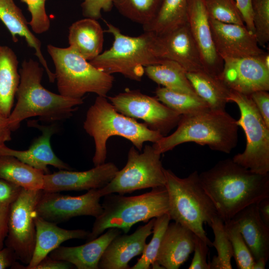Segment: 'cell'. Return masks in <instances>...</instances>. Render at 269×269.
I'll return each instance as SVG.
<instances>
[{
	"instance_id": "cell-52",
	"label": "cell",
	"mask_w": 269,
	"mask_h": 269,
	"mask_svg": "<svg viewBox=\"0 0 269 269\" xmlns=\"http://www.w3.org/2000/svg\"><path fill=\"white\" fill-rule=\"evenodd\" d=\"M152 269H164L156 261L154 262L150 266Z\"/></svg>"
},
{
	"instance_id": "cell-22",
	"label": "cell",
	"mask_w": 269,
	"mask_h": 269,
	"mask_svg": "<svg viewBox=\"0 0 269 269\" xmlns=\"http://www.w3.org/2000/svg\"><path fill=\"white\" fill-rule=\"evenodd\" d=\"M194 234L175 222L168 224L156 261L166 269H178L193 252Z\"/></svg>"
},
{
	"instance_id": "cell-49",
	"label": "cell",
	"mask_w": 269,
	"mask_h": 269,
	"mask_svg": "<svg viewBox=\"0 0 269 269\" xmlns=\"http://www.w3.org/2000/svg\"><path fill=\"white\" fill-rule=\"evenodd\" d=\"M260 216L264 222L269 226V197H266L258 203Z\"/></svg>"
},
{
	"instance_id": "cell-7",
	"label": "cell",
	"mask_w": 269,
	"mask_h": 269,
	"mask_svg": "<svg viewBox=\"0 0 269 269\" xmlns=\"http://www.w3.org/2000/svg\"><path fill=\"white\" fill-rule=\"evenodd\" d=\"M164 172L171 220L189 229L209 247H212L203 225L205 223L209 225L218 215L201 184L199 173L194 171L187 177L180 178L169 169L164 168Z\"/></svg>"
},
{
	"instance_id": "cell-46",
	"label": "cell",
	"mask_w": 269,
	"mask_h": 269,
	"mask_svg": "<svg viewBox=\"0 0 269 269\" xmlns=\"http://www.w3.org/2000/svg\"><path fill=\"white\" fill-rule=\"evenodd\" d=\"M74 267L73 265L67 261L56 260L47 256L33 269H70Z\"/></svg>"
},
{
	"instance_id": "cell-35",
	"label": "cell",
	"mask_w": 269,
	"mask_h": 269,
	"mask_svg": "<svg viewBox=\"0 0 269 269\" xmlns=\"http://www.w3.org/2000/svg\"><path fill=\"white\" fill-rule=\"evenodd\" d=\"M171 220L168 213L155 218L152 228V237L146 244L142 256L131 269H148L156 261L158 250L165 231Z\"/></svg>"
},
{
	"instance_id": "cell-53",
	"label": "cell",
	"mask_w": 269,
	"mask_h": 269,
	"mask_svg": "<svg viewBox=\"0 0 269 269\" xmlns=\"http://www.w3.org/2000/svg\"></svg>"
},
{
	"instance_id": "cell-51",
	"label": "cell",
	"mask_w": 269,
	"mask_h": 269,
	"mask_svg": "<svg viewBox=\"0 0 269 269\" xmlns=\"http://www.w3.org/2000/svg\"><path fill=\"white\" fill-rule=\"evenodd\" d=\"M267 262V261L263 259L256 260L253 269H265Z\"/></svg>"
},
{
	"instance_id": "cell-41",
	"label": "cell",
	"mask_w": 269,
	"mask_h": 269,
	"mask_svg": "<svg viewBox=\"0 0 269 269\" xmlns=\"http://www.w3.org/2000/svg\"><path fill=\"white\" fill-rule=\"evenodd\" d=\"M194 256L189 269H210L209 263L207 261L209 252L207 244L194 234Z\"/></svg>"
},
{
	"instance_id": "cell-39",
	"label": "cell",
	"mask_w": 269,
	"mask_h": 269,
	"mask_svg": "<svg viewBox=\"0 0 269 269\" xmlns=\"http://www.w3.org/2000/svg\"><path fill=\"white\" fill-rule=\"evenodd\" d=\"M25 3L31 14V20L28 22L32 30L36 34H42L48 31L50 26V21L45 9L47 0H20Z\"/></svg>"
},
{
	"instance_id": "cell-15",
	"label": "cell",
	"mask_w": 269,
	"mask_h": 269,
	"mask_svg": "<svg viewBox=\"0 0 269 269\" xmlns=\"http://www.w3.org/2000/svg\"><path fill=\"white\" fill-rule=\"evenodd\" d=\"M219 77L231 90L250 95L258 91L269 90V69L258 55L223 60Z\"/></svg>"
},
{
	"instance_id": "cell-1",
	"label": "cell",
	"mask_w": 269,
	"mask_h": 269,
	"mask_svg": "<svg viewBox=\"0 0 269 269\" xmlns=\"http://www.w3.org/2000/svg\"><path fill=\"white\" fill-rule=\"evenodd\" d=\"M201 184L224 222L269 197V173L254 172L227 158L199 174Z\"/></svg>"
},
{
	"instance_id": "cell-2",
	"label": "cell",
	"mask_w": 269,
	"mask_h": 269,
	"mask_svg": "<svg viewBox=\"0 0 269 269\" xmlns=\"http://www.w3.org/2000/svg\"><path fill=\"white\" fill-rule=\"evenodd\" d=\"M39 63L29 58L21 64L16 93L17 102L7 118L12 132L19 128L22 121L33 117L49 123L69 118L84 103L83 98L64 97L44 88L41 84L44 69Z\"/></svg>"
},
{
	"instance_id": "cell-37",
	"label": "cell",
	"mask_w": 269,
	"mask_h": 269,
	"mask_svg": "<svg viewBox=\"0 0 269 269\" xmlns=\"http://www.w3.org/2000/svg\"><path fill=\"white\" fill-rule=\"evenodd\" d=\"M204 3L209 18L224 23L244 25L234 0H204Z\"/></svg>"
},
{
	"instance_id": "cell-9",
	"label": "cell",
	"mask_w": 269,
	"mask_h": 269,
	"mask_svg": "<svg viewBox=\"0 0 269 269\" xmlns=\"http://www.w3.org/2000/svg\"><path fill=\"white\" fill-rule=\"evenodd\" d=\"M229 101L236 103L240 110V118L236 123L244 131L247 140L245 150L234 155L233 160L256 173H269V127L250 95L231 90Z\"/></svg>"
},
{
	"instance_id": "cell-16",
	"label": "cell",
	"mask_w": 269,
	"mask_h": 269,
	"mask_svg": "<svg viewBox=\"0 0 269 269\" xmlns=\"http://www.w3.org/2000/svg\"><path fill=\"white\" fill-rule=\"evenodd\" d=\"M94 166L83 171L61 169L53 173L44 174L42 190L59 192L100 189L107 185L119 170L113 162H105Z\"/></svg>"
},
{
	"instance_id": "cell-42",
	"label": "cell",
	"mask_w": 269,
	"mask_h": 269,
	"mask_svg": "<svg viewBox=\"0 0 269 269\" xmlns=\"http://www.w3.org/2000/svg\"><path fill=\"white\" fill-rule=\"evenodd\" d=\"M250 96L266 125L269 127V93L267 91H258Z\"/></svg>"
},
{
	"instance_id": "cell-38",
	"label": "cell",
	"mask_w": 269,
	"mask_h": 269,
	"mask_svg": "<svg viewBox=\"0 0 269 269\" xmlns=\"http://www.w3.org/2000/svg\"><path fill=\"white\" fill-rule=\"evenodd\" d=\"M253 23L259 45L269 41V0H252Z\"/></svg>"
},
{
	"instance_id": "cell-50",
	"label": "cell",
	"mask_w": 269,
	"mask_h": 269,
	"mask_svg": "<svg viewBox=\"0 0 269 269\" xmlns=\"http://www.w3.org/2000/svg\"><path fill=\"white\" fill-rule=\"evenodd\" d=\"M259 59L264 65L269 69V54L268 52L264 51L261 54L258 55Z\"/></svg>"
},
{
	"instance_id": "cell-4",
	"label": "cell",
	"mask_w": 269,
	"mask_h": 269,
	"mask_svg": "<svg viewBox=\"0 0 269 269\" xmlns=\"http://www.w3.org/2000/svg\"><path fill=\"white\" fill-rule=\"evenodd\" d=\"M112 34V46L90 61L99 70L109 74L120 73L129 79L140 81L144 74V68L160 63L161 56L158 36L150 31H144L137 36H130L108 21H104Z\"/></svg>"
},
{
	"instance_id": "cell-3",
	"label": "cell",
	"mask_w": 269,
	"mask_h": 269,
	"mask_svg": "<svg viewBox=\"0 0 269 269\" xmlns=\"http://www.w3.org/2000/svg\"><path fill=\"white\" fill-rule=\"evenodd\" d=\"M177 127L170 135L153 143L156 152L162 154L180 144L193 142L229 153L237 144L239 126L225 110L208 109L182 115Z\"/></svg>"
},
{
	"instance_id": "cell-27",
	"label": "cell",
	"mask_w": 269,
	"mask_h": 269,
	"mask_svg": "<svg viewBox=\"0 0 269 269\" xmlns=\"http://www.w3.org/2000/svg\"><path fill=\"white\" fill-rule=\"evenodd\" d=\"M18 61L7 46L0 47V115L7 118L13 105L20 82Z\"/></svg>"
},
{
	"instance_id": "cell-10",
	"label": "cell",
	"mask_w": 269,
	"mask_h": 269,
	"mask_svg": "<svg viewBox=\"0 0 269 269\" xmlns=\"http://www.w3.org/2000/svg\"><path fill=\"white\" fill-rule=\"evenodd\" d=\"M160 155L149 145H145L141 153L132 146L126 165L118 171L107 185L100 188L102 197L112 193L123 195L137 190L165 186L166 179Z\"/></svg>"
},
{
	"instance_id": "cell-30",
	"label": "cell",
	"mask_w": 269,
	"mask_h": 269,
	"mask_svg": "<svg viewBox=\"0 0 269 269\" xmlns=\"http://www.w3.org/2000/svg\"><path fill=\"white\" fill-rule=\"evenodd\" d=\"M44 173L10 155H0V179L22 188L42 190Z\"/></svg>"
},
{
	"instance_id": "cell-19",
	"label": "cell",
	"mask_w": 269,
	"mask_h": 269,
	"mask_svg": "<svg viewBox=\"0 0 269 269\" xmlns=\"http://www.w3.org/2000/svg\"><path fill=\"white\" fill-rule=\"evenodd\" d=\"M155 218L130 235H119L109 244L99 263V269H128L129 262L142 254L146 239L152 233Z\"/></svg>"
},
{
	"instance_id": "cell-8",
	"label": "cell",
	"mask_w": 269,
	"mask_h": 269,
	"mask_svg": "<svg viewBox=\"0 0 269 269\" xmlns=\"http://www.w3.org/2000/svg\"><path fill=\"white\" fill-rule=\"evenodd\" d=\"M47 50L55 68V80L59 94L81 99L88 93L107 97L114 77L91 64L69 47L61 48L48 44Z\"/></svg>"
},
{
	"instance_id": "cell-40",
	"label": "cell",
	"mask_w": 269,
	"mask_h": 269,
	"mask_svg": "<svg viewBox=\"0 0 269 269\" xmlns=\"http://www.w3.org/2000/svg\"><path fill=\"white\" fill-rule=\"evenodd\" d=\"M81 6L83 15L87 18L98 19L101 12L110 11L113 7V0H82Z\"/></svg>"
},
{
	"instance_id": "cell-34",
	"label": "cell",
	"mask_w": 269,
	"mask_h": 269,
	"mask_svg": "<svg viewBox=\"0 0 269 269\" xmlns=\"http://www.w3.org/2000/svg\"><path fill=\"white\" fill-rule=\"evenodd\" d=\"M209 225L214 236L212 247H215L217 253V256H214L209 263L210 269H232L233 251L225 230L224 222L217 215L212 219Z\"/></svg>"
},
{
	"instance_id": "cell-14",
	"label": "cell",
	"mask_w": 269,
	"mask_h": 269,
	"mask_svg": "<svg viewBox=\"0 0 269 269\" xmlns=\"http://www.w3.org/2000/svg\"><path fill=\"white\" fill-rule=\"evenodd\" d=\"M215 50L223 60L257 56L264 51L255 34L245 25L222 22L209 17Z\"/></svg>"
},
{
	"instance_id": "cell-20",
	"label": "cell",
	"mask_w": 269,
	"mask_h": 269,
	"mask_svg": "<svg viewBox=\"0 0 269 269\" xmlns=\"http://www.w3.org/2000/svg\"><path fill=\"white\" fill-rule=\"evenodd\" d=\"M158 37L163 59L177 62L186 72L204 70L199 50L187 23Z\"/></svg>"
},
{
	"instance_id": "cell-43",
	"label": "cell",
	"mask_w": 269,
	"mask_h": 269,
	"mask_svg": "<svg viewBox=\"0 0 269 269\" xmlns=\"http://www.w3.org/2000/svg\"><path fill=\"white\" fill-rule=\"evenodd\" d=\"M22 188L0 179V203L11 204L17 197Z\"/></svg>"
},
{
	"instance_id": "cell-24",
	"label": "cell",
	"mask_w": 269,
	"mask_h": 269,
	"mask_svg": "<svg viewBox=\"0 0 269 269\" xmlns=\"http://www.w3.org/2000/svg\"><path fill=\"white\" fill-rule=\"evenodd\" d=\"M232 219L248 246L255 261L269 257V226L262 220L258 203L250 205L238 212Z\"/></svg>"
},
{
	"instance_id": "cell-45",
	"label": "cell",
	"mask_w": 269,
	"mask_h": 269,
	"mask_svg": "<svg viewBox=\"0 0 269 269\" xmlns=\"http://www.w3.org/2000/svg\"><path fill=\"white\" fill-rule=\"evenodd\" d=\"M10 205L0 203V250L3 248V243L8 233Z\"/></svg>"
},
{
	"instance_id": "cell-33",
	"label": "cell",
	"mask_w": 269,
	"mask_h": 269,
	"mask_svg": "<svg viewBox=\"0 0 269 269\" xmlns=\"http://www.w3.org/2000/svg\"><path fill=\"white\" fill-rule=\"evenodd\" d=\"M162 0H113V6L123 16L142 26L153 19Z\"/></svg>"
},
{
	"instance_id": "cell-48",
	"label": "cell",
	"mask_w": 269,
	"mask_h": 269,
	"mask_svg": "<svg viewBox=\"0 0 269 269\" xmlns=\"http://www.w3.org/2000/svg\"><path fill=\"white\" fill-rule=\"evenodd\" d=\"M11 132L7 123V118L0 115V147L11 140Z\"/></svg>"
},
{
	"instance_id": "cell-29",
	"label": "cell",
	"mask_w": 269,
	"mask_h": 269,
	"mask_svg": "<svg viewBox=\"0 0 269 269\" xmlns=\"http://www.w3.org/2000/svg\"><path fill=\"white\" fill-rule=\"evenodd\" d=\"M144 74L153 82L169 90L197 95L185 70L174 61L165 59L159 63L147 66L144 68Z\"/></svg>"
},
{
	"instance_id": "cell-31",
	"label": "cell",
	"mask_w": 269,
	"mask_h": 269,
	"mask_svg": "<svg viewBox=\"0 0 269 269\" xmlns=\"http://www.w3.org/2000/svg\"><path fill=\"white\" fill-rule=\"evenodd\" d=\"M187 3L188 0H162L152 20L142 26L144 31L160 36L186 24Z\"/></svg>"
},
{
	"instance_id": "cell-17",
	"label": "cell",
	"mask_w": 269,
	"mask_h": 269,
	"mask_svg": "<svg viewBox=\"0 0 269 269\" xmlns=\"http://www.w3.org/2000/svg\"><path fill=\"white\" fill-rule=\"evenodd\" d=\"M187 15V23L199 50L204 70L219 77L224 62L214 47L204 0H188Z\"/></svg>"
},
{
	"instance_id": "cell-25",
	"label": "cell",
	"mask_w": 269,
	"mask_h": 269,
	"mask_svg": "<svg viewBox=\"0 0 269 269\" xmlns=\"http://www.w3.org/2000/svg\"><path fill=\"white\" fill-rule=\"evenodd\" d=\"M0 20L10 32L14 42L18 41L17 36L23 37L28 46L35 50L34 54L46 71L50 82H54L55 75L43 55L41 42L30 30L28 22L13 0H0Z\"/></svg>"
},
{
	"instance_id": "cell-18",
	"label": "cell",
	"mask_w": 269,
	"mask_h": 269,
	"mask_svg": "<svg viewBox=\"0 0 269 269\" xmlns=\"http://www.w3.org/2000/svg\"><path fill=\"white\" fill-rule=\"evenodd\" d=\"M29 126L39 129L41 134L35 139L29 148L25 150H17L5 145L0 147V155H10L22 162L43 171L49 173L48 165H51L59 170H71L72 168L58 158L53 151L50 139L57 131L54 124L41 125L35 121H29Z\"/></svg>"
},
{
	"instance_id": "cell-32",
	"label": "cell",
	"mask_w": 269,
	"mask_h": 269,
	"mask_svg": "<svg viewBox=\"0 0 269 269\" xmlns=\"http://www.w3.org/2000/svg\"><path fill=\"white\" fill-rule=\"evenodd\" d=\"M156 98L168 108L183 115L210 109L207 104L197 95L180 93L158 87Z\"/></svg>"
},
{
	"instance_id": "cell-26",
	"label": "cell",
	"mask_w": 269,
	"mask_h": 269,
	"mask_svg": "<svg viewBox=\"0 0 269 269\" xmlns=\"http://www.w3.org/2000/svg\"><path fill=\"white\" fill-rule=\"evenodd\" d=\"M104 41V31L96 19L85 17L69 27V47L89 61L102 52Z\"/></svg>"
},
{
	"instance_id": "cell-21",
	"label": "cell",
	"mask_w": 269,
	"mask_h": 269,
	"mask_svg": "<svg viewBox=\"0 0 269 269\" xmlns=\"http://www.w3.org/2000/svg\"><path fill=\"white\" fill-rule=\"evenodd\" d=\"M121 230L111 228L102 235L85 244L75 247L59 246L49 254L51 258L67 261L78 269H99V261L111 242Z\"/></svg>"
},
{
	"instance_id": "cell-23",
	"label": "cell",
	"mask_w": 269,
	"mask_h": 269,
	"mask_svg": "<svg viewBox=\"0 0 269 269\" xmlns=\"http://www.w3.org/2000/svg\"><path fill=\"white\" fill-rule=\"evenodd\" d=\"M36 240L31 260L24 269H33L45 257L65 241L86 239L90 232L84 230H67L37 216L34 217Z\"/></svg>"
},
{
	"instance_id": "cell-6",
	"label": "cell",
	"mask_w": 269,
	"mask_h": 269,
	"mask_svg": "<svg viewBox=\"0 0 269 269\" xmlns=\"http://www.w3.org/2000/svg\"><path fill=\"white\" fill-rule=\"evenodd\" d=\"M102 214L95 218L86 242L101 235L106 230L117 228L127 234L132 226L147 222L169 211V201L165 186L152 188L144 194L134 196L109 194L104 196Z\"/></svg>"
},
{
	"instance_id": "cell-12",
	"label": "cell",
	"mask_w": 269,
	"mask_h": 269,
	"mask_svg": "<svg viewBox=\"0 0 269 269\" xmlns=\"http://www.w3.org/2000/svg\"><path fill=\"white\" fill-rule=\"evenodd\" d=\"M108 99L119 113L144 121L147 127L165 136L177 126L181 115L171 110L156 98L139 90H127Z\"/></svg>"
},
{
	"instance_id": "cell-36",
	"label": "cell",
	"mask_w": 269,
	"mask_h": 269,
	"mask_svg": "<svg viewBox=\"0 0 269 269\" xmlns=\"http://www.w3.org/2000/svg\"><path fill=\"white\" fill-rule=\"evenodd\" d=\"M227 235L231 243L233 257L239 269H253L255 259L246 243L237 223L231 219L224 222Z\"/></svg>"
},
{
	"instance_id": "cell-47",
	"label": "cell",
	"mask_w": 269,
	"mask_h": 269,
	"mask_svg": "<svg viewBox=\"0 0 269 269\" xmlns=\"http://www.w3.org/2000/svg\"><path fill=\"white\" fill-rule=\"evenodd\" d=\"M16 260L14 252L9 248L0 250V269H5L14 265Z\"/></svg>"
},
{
	"instance_id": "cell-44",
	"label": "cell",
	"mask_w": 269,
	"mask_h": 269,
	"mask_svg": "<svg viewBox=\"0 0 269 269\" xmlns=\"http://www.w3.org/2000/svg\"><path fill=\"white\" fill-rule=\"evenodd\" d=\"M237 6L242 15L247 28L255 34V28L253 23L252 0H235Z\"/></svg>"
},
{
	"instance_id": "cell-13",
	"label": "cell",
	"mask_w": 269,
	"mask_h": 269,
	"mask_svg": "<svg viewBox=\"0 0 269 269\" xmlns=\"http://www.w3.org/2000/svg\"><path fill=\"white\" fill-rule=\"evenodd\" d=\"M102 197L100 189L89 190L87 193L78 196L43 190L35 208V214L46 220L56 224L81 216L96 218L103 211L100 203Z\"/></svg>"
},
{
	"instance_id": "cell-11",
	"label": "cell",
	"mask_w": 269,
	"mask_h": 269,
	"mask_svg": "<svg viewBox=\"0 0 269 269\" xmlns=\"http://www.w3.org/2000/svg\"><path fill=\"white\" fill-rule=\"evenodd\" d=\"M42 193L41 189L22 188L10 205L7 247L14 252L16 260L27 265L31 260L34 250L35 208Z\"/></svg>"
},
{
	"instance_id": "cell-5",
	"label": "cell",
	"mask_w": 269,
	"mask_h": 269,
	"mask_svg": "<svg viewBox=\"0 0 269 269\" xmlns=\"http://www.w3.org/2000/svg\"><path fill=\"white\" fill-rule=\"evenodd\" d=\"M83 128L94 141V166L105 162L107 142L112 136L128 139L140 151L145 142L155 143L163 136L159 132L149 129L144 123L119 113L107 97L99 96L87 112Z\"/></svg>"
},
{
	"instance_id": "cell-28",
	"label": "cell",
	"mask_w": 269,
	"mask_h": 269,
	"mask_svg": "<svg viewBox=\"0 0 269 269\" xmlns=\"http://www.w3.org/2000/svg\"><path fill=\"white\" fill-rule=\"evenodd\" d=\"M196 94L215 110H225L231 89L217 76L205 70L186 72Z\"/></svg>"
}]
</instances>
